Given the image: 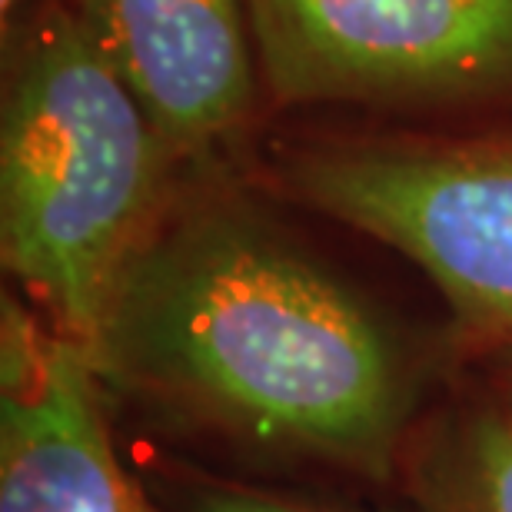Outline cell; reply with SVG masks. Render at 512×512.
Returning <instances> with one entry per match:
<instances>
[{
	"instance_id": "1",
	"label": "cell",
	"mask_w": 512,
	"mask_h": 512,
	"mask_svg": "<svg viewBox=\"0 0 512 512\" xmlns=\"http://www.w3.org/2000/svg\"><path fill=\"white\" fill-rule=\"evenodd\" d=\"M84 350L143 446L363 499L393 493L459 370L223 163L183 173Z\"/></svg>"
},
{
	"instance_id": "2",
	"label": "cell",
	"mask_w": 512,
	"mask_h": 512,
	"mask_svg": "<svg viewBox=\"0 0 512 512\" xmlns=\"http://www.w3.org/2000/svg\"><path fill=\"white\" fill-rule=\"evenodd\" d=\"M183 173L74 10L20 20L0 110V260L60 336L90 340Z\"/></svg>"
},
{
	"instance_id": "3",
	"label": "cell",
	"mask_w": 512,
	"mask_h": 512,
	"mask_svg": "<svg viewBox=\"0 0 512 512\" xmlns=\"http://www.w3.org/2000/svg\"><path fill=\"white\" fill-rule=\"evenodd\" d=\"M263 187L413 263L456 363L512 346V133L293 140Z\"/></svg>"
},
{
	"instance_id": "4",
	"label": "cell",
	"mask_w": 512,
	"mask_h": 512,
	"mask_svg": "<svg viewBox=\"0 0 512 512\" xmlns=\"http://www.w3.org/2000/svg\"><path fill=\"white\" fill-rule=\"evenodd\" d=\"M283 104L512 100V0H247Z\"/></svg>"
},
{
	"instance_id": "5",
	"label": "cell",
	"mask_w": 512,
	"mask_h": 512,
	"mask_svg": "<svg viewBox=\"0 0 512 512\" xmlns=\"http://www.w3.org/2000/svg\"><path fill=\"white\" fill-rule=\"evenodd\" d=\"M0 512H170L127 459L87 350L17 290L0 300Z\"/></svg>"
},
{
	"instance_id": "6",
	"label": "cell",
	"mask_w": 512,
	"mask_h": 512,
	"mask_svg": "<svg viewBox=\"0 0 512 512\" xmlns=\"http://www.w3.org/2000/svg\"><path fill=\"white\" fill-rule=\"evenodd\" d=\"M183 170L213 167L253 114L247 0H67Z\"/></svg>"
},
{
	"instance_id": "7",
	"label": "cell",
	"mask_w": 512,
	"mask_h": 512,
	"mask_svg": "<svg viewBox=\"0 0 512 512\" xmlns=\"http://www.w3.org/2000/svg\"><path fill=\"white\" fill-rule=\"evenodd\" d=\"M386 503L396 512H512V409L456 370Z\"/></svg>"
},
{
	"instance_id": "8",
	"label": "cell",
	"mask_w": 512,
	"mask_h": 512,
	"mask_svg": "<svg viewBox=\"0 0 512 512\" xmlns=\"http://www.w3.org/2000/svg\"><path fill=\"white\" fill-rule=\"evenodd\" d=\"M133 463L170 512H396L386 499L263 483V479L220 473L150 446H143Z\"/></svg>"
},
{
	"instance_id": "9",
	"label": "cell",
	"mask_w": 512,
	"mask_h": 512,
	"mask_svg": "<svg viewBox=\"0 0 512 512\" xmlns=\"http://www.w3.org/2000/svg\"><path fill=\"white\" fill-rule=\"evenodd\" d=\"M459 373H466L469 380L479 383L486 393H493L499 403L512 409V346L459 363Z\"/></svg>"
},
{
	"instance_id": "10",
	"label": "cell",
	"mask_w": 512,
	"mask_h": 512,
	"mask_svg": "<svg viewBox=\"0 0 512 512\" xmlns=\"http://www.w3.org/2000/svg\"><path fill=\"white\" fill-rule=\"evenodd\" d=\"M24 4H27V0H0V30H4V40L14 34V27L20 24Z\"/></svg>"
}]
</instances>
